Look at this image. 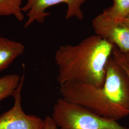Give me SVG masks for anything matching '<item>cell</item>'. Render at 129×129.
<instances>
[{
    "mask_svg": "<svg viewBox=\"0 0 129 129\" xmlns=\"http://www.w3.org/2000/svg\"><path fill=\"white\" fill-rule=\"evenodd\" d=\"M62 98L84 106L98 115L117 121L129 115V72L115 54L106 66L103 86L83 84L60 85Z\"/></svg>",
    "mask_w": 129,
    "mask_h": 129,
    "instance_id": "obj_1",
    "label": "cell"
},
{
    "mask_svg": "<svg viewBox=\"0 0 129 129\" xmlns=\"http://www.w3.org/2000/svg\"><path fill=\"white\" fill-rule=\"evenodd\" d=\"M114 46L96 34L76 45L60 46L55 56L58 71L57 82L60 85L83 84L102 88L107 64Z\"/></svg>",
    "mask_w": 129,
    "mask_h": 129,
    "instance_id": "obj_2",
    "label": "cell"
},
{
    "mask_svg": "<svg viewBox=\"0 0 129 129\" xmlns=\"http://www.w3.org/2000/svg\"><path fill=\"white\" fill-rule=\"evenodd\" d=\"M52 118L59 129H129L117 121L98 115L84 106L58 99Z\"/></svg>",
    "mask_w": 129,
    "mask_h": 129,
    "instance_id": "obj_3",
    "label": "cell"
},
{
    "mask_svg": "<svg viewBox=\"0 0 129 129\" xmlns=\"http://www.w3.org/2000/svg\"><path fill=\"white\" fill-rule=\"evenodd\" d=\"M86 0H23L25 2L23 6V12L26 14L27 19L24 27H28L35 22L43 23L50 13L47 12L49 7L60 4L67 5L65 18H75L82 20L84 17L81 9Z\"/></svg>",
    "mask_w": 129,
    "mask_h": 129,
    "instance_id": "obj_4",
    "label": "cell"
},
{
    "mask_svg": "<svg viewBox=\"0 0 129 129\" xmlns=\"http://www.w3.org/2000/svg\"><path fill=\"white\" fill-rule=\"evenodd\" d=\"M24 75L18 87L14 92V105L0 115V129H45V121L37 116L26 114L22 108L21 92Z\"/></svg>",
    "mask_w": 129,
    "mask_h": 129,
    "instance_id": "obj_5",
    "label": "cell"
},
{
    "mask_svg": "<svg viewBox=\"0 0 129 129\" xmlns=\"http://www.w3.org/2000/svg\"><path fill=\"white\" fill-rule=\"evenodd\" d=\"M129 15V0H113L110 7L104 10L92 20V27L99 36L114 23L121 22Z\"/></svg>",
    "mask_w": 129,
    "mask_h": 129,
    "instance_id": "obj_6",
    "label": "cell"
},
{
    "mask_svg": "<svg viewBox=\"0 0 129 129\" xmlns=\"http://www.w3.org/2000/svg\"><path fill=\"white\" fill-rule=\"evenodd\" d=\"M123 54L129 52V28L121 22L114 23L99 35Z\"/></svg>",
    "mask_w": 129,
    "mask_h": 129,
    "instance_id": "obj_7",
    "label": "cell"
},
{
    "mask_svg": "<svg viewBox=\"0 0 129 129\" xmlns=\"http://www.w3.org/2000/svg\"><path fill=\"white\" fill-rule=\"evenodd\" d=\"M24 50L25 47L21 43L0 37V72L23 55Z\"/></svg>",
    "mask_w": 129,
    "mask_h": 129,
    "instance_id": "obj_8",
    "label": "cell"
},
{
    "mask_svg": "<svg viewBox=\"0 0 129 129\" xmlns=\"http://www.w3.org/2000/svg\"><path fill=\"white\" fill-rule=\"evenodd\" d=\"M23 0H0V16H13L19 21L24 18L23 12Z\"/></svg>",
    "mask_w": 129,
    "mask_h": 129,
    "instance_id": "obj_9",
    "label": "cell"
},
{
    "mask_svg": "<svg viewBox=\"0 0 129 129\" xmlns=\"http://www.w3.org/2000/svg\"><path fill=\"white\" fill-rule=\"evenodd\" d=\"M21 77L17 74H9L0 77V102L13 96L18 87Z\"/></svg>",
    "mask_w": 129,
    "mask_h": 129,
    "instance_id": "obj_10",
    "label": "cell"
},
{
    "mask_svg": "<svg viewBox=\"0 0 129 129\" xmlns=\"http://www.w3.org/2000/svg\"><path fill=\"white\" fill-rule=\"evenodd\" d=\"M113 52L118 56L129 72V52L126 54H123L116 46H114Z\"/></svg>",
    "mask_w": 129,
    "mask_h": 129,
    "instance_id": "obj_11",
    "label": "cell"
},
{
    "mask_svg": "<svg viewBox=\"0 0 129 129\" xmlns=\"http://www.w3.org/2000/svg\"><path fill=\"white\" fill-rule=\"evenodd\" d=\"M45 129H57V126L52 117L47 116L44 119Z\"/></svg>",
    "mask_w": 129,
    "mask_h": 129,
    "instance_id": "obj_12",
    "label": "cell"
},
{
    "mask_svg": "<svg viewBox=\"0 0 129 129\" xmlns=\"http://www.w3.org/2000/svg\"><path fill=\"white\" fill-rule=\"evenodd\" d=\"M121 22L123 23L125 26H126L127 27L129 28V15L126 18H125L124 20H123Z\"/></svg>",
    "mask_w": 129,
    "mask_h": 129,
    "instance_id": "obj_13",
    "label": "cell"
}]
</instances>
